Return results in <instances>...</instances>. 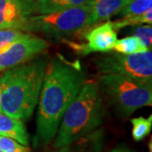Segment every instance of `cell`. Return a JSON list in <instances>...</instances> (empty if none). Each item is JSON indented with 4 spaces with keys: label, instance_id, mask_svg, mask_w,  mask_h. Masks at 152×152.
<instances>
[{
    "label": "cell",
    "instance_id": "6da1fadb",
    "mask_svg": "<svg viewBox=\"0 0 152 152\" xmlns=\"http://www.w3.org/2000/svg\"><path fill=\"white\" fill-rule=\"evenodd\" d=\"M85 82L80 66L53 58L48 64L37 111L36 146H44L54 139L66 110Z\"/></svg>",
    "mask_w": 152,
    "mask_h": 152
},
{
    "label": "cell",
    "instance_id": "7a4b0ae2",
    "mask_svg": "<svg viewBox=\"0 0 152 152\" xmlns=\"http://www.w3.org/2000/svg\"><path fill=\"white\" fill-rule=\"evenodd\" d=\"M48 58L31 59L5 70L0 76V112L27 121L37 106Z\"/></svg>",
    "mask_w": 152,
    "mask_h": 152
},
{
    "label": "cell",
    "instance_id": "3957f363",
    "mask_svg": "<svg viewBox=\"0 0 152 152\" xmlns=\"http://www.w3.org/2000/svg\"><path fill=\"white\" fill-rule=\"evenodd\" d=\"M103 115L102 99L97 83L85 81L64 114L54 137L53 147L64 148L90 134L102 124Z\"/></svg>",
    "mask_w": 152,
    "mask_h": 152
},
{
    "label": "cell",
    "instance_id": "277c9868",
    "mask_svg": "<svg viewBox=\"0 0 152 152\" xmlns=\"http://www.w3.org/2000/svg\"><path fill=\"white\" fill-rule=\"evenodd\" d=\"M99 81L115 107L125 117L141 107L151 106V85L113 74L101 75Z\"/></svg>",
    "mask_w": 152,
    "mask_h": 152
},
{
    "label": "cell",
    "instance_id": "5b68a950",
    "mask_svg": "<svg viewBox=\"0 0 152 152\" xmlns=\"http://www.w3.org/2000/svg\"><path fill=\"white\" fill-rule=\"evenodd\" d=\"M90 16V5L77 6L47 15H31L28 18L23 31L42 33L49 37L61 38L88 27Z\"/></svg>",
    "mask_w": 152,
    "mask_h": 152
},
{
    "label": "cell",
    "instance_id": "8992f818",
    "mask_svg": "<svg viewBox=\"0 0 152 152\" xmlns=\"http://www.w3.org/2000/svg\"><path fill=\"white\" fill-rule=\"evenodd\" d=\"M96 66L101 75H118L151 85V49L134 54L109 55L98 60Z\"/></svg>",
    "mask_w": 152,
    "mask_h": 152
},
{
    "label": "cell",
    "instance_id": "52a82bcc",
    "mask_svg": "<svg viewBox=\"0 0 152 152\" xmlns=\"http://www.w3.org/2000/svg\"><path fill=\"white\" fill-rule=\"evenodd\" d=\"M48 42L31 33H25L19 40L0 50V71H5L33 59L48 48Z\"/></svg>",
    "mask_w": 152,
    "mask_h": 152
},
{
    "label": "cell",
    "instance_id": "ba28073f",
    "mask_svg": "<svg viewBox=\"0 0 152 152\" xmlns=\"http://www.w3.org/2000/svg\"><path fill=\"white\" fill-rule=\"evenodd\" d=\"M117 37V32L111 21H107L90 29L85 35L87 43L76 49L84 54L111 52L113 50L115 42L118 40Z\"/></svg>",
    "mask_w": 152,
    "mask_h": 152
},
{
    "label": "cell",
    "instance_id": "9c48e42d",
    "mask_svg": "<svg viewBox=\"0 0 152 152\" xmlns=\"http://www.w3.org/2000/svg\"><path fill=\"white\" fill-rule=\"evenodd\" d=\"M30 16L29 0H0V30L23 31Z\"/></svg>",
    "mask_w": 152,
    "mask_h": 152
},
{
    "label": "cell",
    "instance_id": "30bf717a",
    "mask_svg": "<svg viewBox=\"0 0 152 152\" xmlns=\"http://www.w3.org/2000/svg\"><path fill=\"white\" fill-rule=\"evenodd\" d=\"M131 0H93L91 6V16L89 26H92L99 22L108 20L114 15H118Z\"/></svg>",
    "mask_w": 152,
    "mask_h": 152
},
{
    "label": "cell",
    "instance_id": "8fae6325",
    "mask_svg": "<svg viewBox=\"0 0 152 152\" xmlns=\"http://www.w3.org/2000/svg\"><path fill=\"white\" fill-rule=\"evenodd\" d=\"M93 0H29L31 15H47L73 7L90 5Z\"/></svg>",
    "mask_w": 152,
    "mask_h": 152
},
{
    "label": "cell",
    "instance_id": "7c38bea8",
    "mask_svg": "<svg viewBox=\"0 0 152 152\" xmlns=\"http://www.w3.org/2000/svg\"><path fill=\"white\" fill-rule=\"evenodd\" d=\"M0 135L10 138L28 146L29 135L23 121L0 112Z\"/></svg>",
    "mask_w": 152,
    "mask_h": 152
},
{
    "label": "cell",
    "instance_id": "4fadbf2b",
    "mask_svg": "<svg viewBox=\"0 0 152 152\" xmlns=\"http://www.w3.org/2000/svg\"><path fill=\"white\" fill-rule=\"evenodd\" d=\"M84 141L80 140L75 141L77 145L72 146L69 145V146L59 149L60 152H101L102 151V136L99 134H88L83 137Z\"/></svg>",
    "mask_w": 152,
    "mask_h": 152
},
{
    "label": "cell",
    "instance_id": "5bb4252c",
    "mask_svg": "<svg viewBox=\"0 0 152 152\" xmlns=\"http://www.w3.org/2000/svg\"><path fill=\"white\" fill-rule=\"evenodd\" d=\"M113 50L121 54L129 55L145 52L148 48L139 38L134 36H130L117 40Z\"/></svg>",
    "mask_w": 152,
    "mask_h": 152
},
{
    "label": "cell",
    "instance_id": "9a60e30c",
    "mask_svg": "<svg viewBox=\"0 0 152 152\" xmlns=\"http://www.w3.org/2000/svg\"><path fill=\"white\" fill-rule=\"evenodd\" d=\"M152 0H131L118 13L123 18L139 16L151 10Z\"/></svg>",
    "mask_w": 152,
    "mask_h": 152
},
{
    "label": "cell",
    "instance_id": "2e32d148",
    "mask_svg": "<svg viewBox=\"0 0 152 152\" xmlns=\"http://www.w3.org/2000/svg\"><path fill=\"white\" fill-rule=\"evenodd\" d=\"M132 137L135 141H141L150 134L152 128V116L149 118L139 117L131 119Z\"/></svg>",
    "mask_w": 152,
    "mask_h": 152
},
{
    "label": "cell",
    "instance_id": "e0dca14e",
    "mask_svg": "<svg viewBox=\"0 0 152 152\" xmlns=\"http://www.w3.org/2000/svg\"><path fill=\"white\" fill-rule=\"evenodd\" d=\"M111 23L115 31H118L121 28L126 27L129 26H135V25H140V24L151 25L152 11L151 10H150L141 15L129 17V18H122L116 21H111Z\"/></svg>",
    "mask_w": 152,
    "mask_h": 152
},
{
    "label": "cell",
    "instance_id": "ac0fdd59",
    "mask_svg": "<svg viewBox=\"0 0 152 152\" xmlns=\"http://www.w3.org/2000/svg\"><path fill=\"white\" fill-rule=\"evenodd\" d=\"M24 34L25 32L16 29L0 30V50L19 40Z\"/></svg>",
    "mask_w": 152,
    "mask_h": 152
},
{
    "label": "cell",
    "instance_id": "d6986e66",
    "mask_svg": "<svg viewBox=\"0 0 152 152\" xmlns=\"http://www.w3.org/2000/svg\"><path fill=\"white\" fill-rule=\"evenodd\" d=\"M0 150L2 152H30V149L16 140L0 135Z\"/></svg>",
    "mask_w": 152,
    "mask_h": 152
},
{
    "label": "cell",
    "instance_id": "ffe728a7",
    "mask_svg": "<svg viewBox=\"0 0 152 152\" xmlns=\"http://www.w3.org/2000/svg\"><path fill=\"white\" fill-rule=\"evenodd\" d=\"M133 36L138 37L148 49H151L152 26L151 25L141 26L133 31Z\"/></svg>",
    "mask_w": 152,
    "mask_h": 152
},
{
    "label": "cell",
    "instance_id": "44dd1931",
    "mask_svg": "<svg viewBox=\"0 0 152 152\" xmlns=\"http://www.w3.org/2000/svg\"><path fill=\"white\" fill-rule=\"evenodd\" d=\"M110 152H135L134 151H132L131 149L128 148L126 146H118L117 148H115L113 150H112Z\"/></svg>",
    "mask_w": 152,
    "mask_h": 152
},
{
    "label": "cell",
    "instance_id": "7402d4cb",
    "mask_svg": "<svg viewBox=\"0 0 152 152\" xmlns=\"http://www.w3.org/2000/svg\"><path fill=\"white\" fill-rule=\"evenodd\" d=\"M0 95H1V91H0Z\"/></svg>",
    "mask_w": 152,
    "mask_h": 152
},
{
    "label": "cell",
    "instance_id": "603a6c76",
    "mask_svg": "<svg viewBox=\"0 0 152 152\" xmlns=\"http://www.w3.org/2000/svg\"><path fill=\"white\" fill-rule=\"evenodd\" d=\"M0 152H2V151H1V150H0Z\"/></svg>",
    "mask_w": 152,
    "mask_h": 152
}]
</instances>
